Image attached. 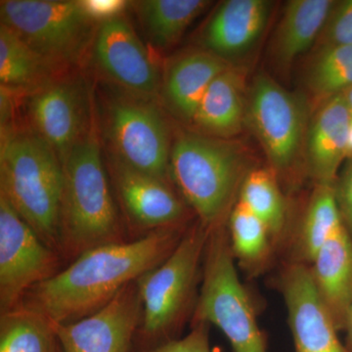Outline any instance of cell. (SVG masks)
Wrapping results in <instances>:
<instances>
[{
  "label": "cell",
  "instance_id": "cell-1",
  "mask_svg": "<svg viewBox=\"0 0 352 352\" xmlns=\"http://www.w3.org/2000/svg\"><path fill=\"white\" fill-rule=\"evenodd\" d=\"M186 229H157L131 242L92 248L30 289L20 305L54 324L80 320L106 307L124 287L168 258Z\"/></svg>",
  "mask_w": 352,
  "mask_h": 352
},
{
  "label": "cell",
  "instance_id": "cell-2",
  "mask_svg": "<svg viewBox=\"0 0 352 352\" xmlns=\"http://www.w3.org/2000/svg\"><path fill=\"white\" fill-rule=\"evenodd\" d=\"M63 188V164L41 136L22 122L1 129L0 196L60 254Z\"/></svg>",
  "mask_w": 352,
  "mask_h": 352
},
{
  "label": "cell",
  "instance_id": "cell-3",
  "mask_svg": "<svg viewBox=\"0 0 352 352\" xmlns=\"http://www.w3.org/2000/svg\"><path fill=\"white\" fill-rule=\"evenodd\" d=\"M102 153L96 120L63 163L59 241L65 258H76L92 248L122 241V221Z\"/></svg>",
  "mask_w": 352,
  "mask_h": 352
},
{
  "label": "cell",
  "instance_id": "cell-4",
  "mask_svg": "<svg viewBox=\"0 0 352 352\" xmlns=\"http://www.w3.org/2000/svg\"><path fill=\"white\" fill-rule=\"evenodd\" d=\"M251 170L239 146L229 139L194 131L175 134L170 157V182L208 230L227 223Z\"/></svg>",
  "mask_w": 352,
  "mask_h": 352
},
{
  "label": "cell",
  "instance_id": "cell-5",
  "mask_svg": "<svg viewBox=\"0 0 352 352\" xmlns=\"http://www.w3.org/2000/svg\"><path fill=\"white\" fill-rule=\"evenodd\" d=\"M97 122L108 154L127 166L170 182V126L161 102L100 82Z\"/></svg>",
  "mask_w": 352,
  "mask_h": 352
},
{
  "label": "cell",
  "instance_id": "cell-6",
  "mask_svg": "<svg viewBox=\"0 0 352 352\" xmlns=\"http://www.w3.org/2000/svg\"><path fill=\"white\" fill-rule=\"evenodd\" d=\"M214 325L233 352H267L249 293L239 279L227 223L210 230L191 324Z\"/></svg>",
  "mask_w": 352,
  "mask_h": 352
},
{
  "label": "cell",
  "instance_id": "cell-7",
  "mask_svg": "<svg viewBox=\"0 0 352 352\" xmlns=\"http://www.w3.org/2000/svg\"><path fill=\"white\" fill-rule=\"evenodd\" d=\"M210 230L199 220L188 227L170 256L136 280L142 316L141 333L148 340H170L193 314L203 275Z\"/></svg>",
  "mask_w": 352,
  "mask_h": 352
},
{
  "label": "cell",
  "instance_id": "cell-8",
  "mask_svg": "<svg viewBox=\"0 0 352 352\" xmlns=\"http://www.w3.org/2000/svg\"><path fill=\"white\" fill-rule=\"evenodd\" d=\"M0 19V24L65 73L85 66L98 27L74 0H1Z\"/></svg>",
  "mask_w": 352,
  "mask_h": 352
},
{
  "label": "cell",
  "instance_id": "cell-9",
  "mask_svg": "<svg viewBox=\"0 0 352 352\" xmlns=\"http://www.w3.org/2000/svg\"><path fill=\"white\" fill-rule=\"evenodd\" d=\"M22 124L36 132L63 164L97 120L95 92L82 69L65 74L21 98Z\"/></svg>",
  "mask_w": 352,
  "mask_h": 352
},
{
  "label": "cell",
  "instance_id": "cell-10",
  "mask_svg": "<svg viewBox=\"0 0 352 352\" xmlns=\"http://www.w3.org/2000/svg\"><path fill=\"white\" fill-rule=\"evenodd\" d=\"M247 120L263 146L270 168L286 179L298 163L307 135V107L270 76L259 74L252 82Z\"/></svg>",
  "mask_w": 352,
  "mask_h": 352
},
{
  "label": "cell",
  "instance_id": "cell-11",
  "mask_svg": "<svg viewBox=\"0 0 352 352\" xmlns=\"http://www.w3.org/2000/svg\"><path fill=\"white\" fill-rule=\"evenodd\" d=\"M85 65L100 82L160 100L163 73L126 14L98 25Z\"/></svg>",
  "mask_w": 352,
  "mask_h": 352
},
{
  "label": "cell",
  "instance_id": "cell-12",
  "mask_svg": "<svg viewBox=\"0 0 352 352\" xmlns=\"http://www.w3.org/2000/svg\"><path fill=\"white\" fill-rule=\"evenodd\" d=\"M61 256L0 196V315L20 307L30 289L59 272Z\"/></svg>",
  "mask_w": 352,
  "mask_h": 352
},
{
  "label": "cell",
  "instance_id": "cell-13",
  "mask_svg": "<svg viewBox=\"0 0 352 352\" xmlns=\"http://www.w3.org/2000/svg\"><path fill=\"white\" fill-rule=\"evenodd\" d=\"M296 352H351L340 340L332 315L315 288L310 266L289 261L280 272Z\"/></svg>",
  "mask_w": 352,
  "mask_h": 352
},
{
  "label": "cell",
  "instance_id": "cell-14",
  "mask_svg": "<svg viewBox=\"0 0 352 352\" xmlns=\"http://www.w3.org/2000/svg\"><path fill=\"white\" fill-rule=\"evenodd\" d=\"M108 170L127 219L143 230L184 226L187 204L170 182L127 166L107 153Z\"/></svg>",
  "mask_w": 352,
  "mask_h": 352
},
{
  "label": "cell",
  "instance_id": "cell-15",
  "mask_svg": "<svg viewBox=\"0 0 352 352\" xmlns=\"http://www.w3.org/2000/svg\"><path fill=\"white\" fill-rule=\"evenodd\" d=\"M141 316L135 281L95 314L73 323L53 326L63 352H129Z\"/></svg>",
  "mask_w": 352,
  "mask_h": 352
},
{
  "label": "cell",
  "instance_id": "cell-16",
  "mask_svg": "<svg viewBox=\"0 0 352 352\" xmlns=\"http://www.w3.org/2000/svg\"><path fill=\"white\" fill-rule=\"evenodd\" d=\"M351 117L344 94L317 106L305 135V164L315 184L333 185L346 162Z\"/></svg>",
  "mask_w": 352,
  "mask_h": 352
},
{
  "label": "cell",
  "instance_id": "cell-17",
  "mask_svg": "<svg viewBox=\"0 0 352 352\" xmlns=\"http://www.w3.org/2000/svg\"><path fill=\"white\" fill-rule=\"evenodd\" d=\"M231 66L204 48L185 51L164 67L160 102L178 120L191 124L208 88Z\"/></svg>",
  "mask_w": 352,
  "mask_h": 352
},
{
  "label": "cell",
  "instance_id": "cell-18",
  "mask_svg": "<svg viewBox=\"0 0 352 352\" xmlns=\"http://www.w3.org/2000/svg\"><path fill=\"white\" fill-rule=\"evenodd\" d=\"M271 6L266 0L222 2L201 34L204 50L227 61L249 50L267 25Z\"/></svg>",
  "mask_w": 352,
  "mask_h": 352
},
{
  "label": "cell",
  "instance_id": "cell-19",
  "mask_svg": "<svg viewBox=\"0 0 352 352\" xmlns=\"http://www.w3.org/2000/svg\"><path fill=\"white\" fill-rule=\"evenodd\" d=\"M315 288L338 330L346 331L352 309V240L340 227L310 264Z\"/></svg>",
  "mask_w": 352,
  "mask_h": 352
},
{
  "label": "cell",
  "instance_id": "cell-20",
  "mask_svg": "<svg viewBox=\"0 0 352 352\" xmlns=\"http://www.w3.org/2000/svg\"><path fill=\"white\" fill-rule=\"evenodd\" d=\"M247 111L245 71L232 65L208 88L190 124L199 133L230 139L242 131Z\"/></svg>",
  "mask_w": 352,
  "mask_h": 352
},
{
  "label": "cell",
  "instance_id": "cell-21",
  "mask_svg": "<svg viewBox=\"0 0 352 352\" xmlns=\"http://www.w3.org/2000/svg\"><path fill=\"white\" fill-rule=\"evenodd\" d=\"M335 0H291L287 2L271 43L278 65L288 67L314 48Z\"/></svg>",
  "mask_w": 352,
  "mask_h": 352
},
{
  "label": "cell",
  "instance_id": "cell-22",
  "mask_svg": "<svg viewBox=\"0 0 352 352\" xmlns=\"http://www.w3.org/2000/svg\"><path fill=\"white\" fill-rule=\"evenodd\" d=\"M65 74L0 24V87L25 96Z\"/></svg>",
  "mask_w": 352,
  "mask_h": 352
},
{
  "label": "cell",
  "instance_id": "cell-23",
  "mask_svg": "<svg viewBox=\"0 0 352 352\" xmlns=\"http://www.w3.org/2000/svg\"><path fill=\"white\" fill-rule=\"evenodd\" d=\"M212 2L207 0H142L131 2L146 38L157 50L175 45Z\"/></svg>",
  "mask_w": 352,
  "mask_h": 352
},
{
  "label": "cell",
  "instance_id": "cell-24",
  "mask_svg": "<svg viewBox=\"0 0 352 352\" xmlns=\"http://www.w3.org/2000/svg\"><path fill=\"white\" fill-rule=\"evenodd\" d=\"M342 227L333 185L315 184L302 224L294 240L291 261L310 265L321 248Z\"/></svg>",
  "mask_w": 352,
  "mask_h": 352
},
{
  "label": "cell",
  "instance_id": "cell-25",
  "mask_svg": "<svg viewBox=\"0 0 352 352\" xmlns=\"http://www.w3.org/2000/svg\"><path fill=\"white\" fill-rule=\"evenodd\" d=\"M234 258L245 272L258 275L271 259L274 243L265 224L237 201L227 220Z\"/></svg>",
  "mask_w": 352,
  "mask_h": 352
},
{
  "label": "cell",
  "instance_id": "cell-26",
  "mask_svg": "<svg viewBox=\"0 0 352 352\" xmlns=\"http://www.w3.org/2000/svg\"><path fill=\"white\" fill-rule=\"evenodd\" d=\"M238 201L265 224L276 245L286 233L288 212L279 178L272 168H254L245 176Z\"/></svg>",
  "mask_w": 352,
  "mask_h": 352
},
{
  "label": "cell",
  "instance_id": "cell-27",
  "mask_svg": "<svg viewBox=\"0 0 352 352\" xmlns=\"http://www.w3.org/2000/svg\"><path fill=\"white\" fill-rule=\"evenodd\" d=\"M58 344L52 322L20 305L0 315V352H53Z\"/></svg>",
  "mask_w": 352,
  "mask_h": 352
},
{
  "label": "cell",
  "instance_id": "cell-28",
  "mask_svg": "<svg viewBox=\"0 0 352 352\" xmlns=\"http://www.w3.org/2000/svg\"><path fill=\"white\" fill-rule=\"evenodd\" d=\"M305 85L317 106L352 87V45L314 51Z\"/></svg>",
  "mask_w": 352,
  "mask_h": 352
},
{
  "label": "cell",
  "instance_id": "cell-29",
  "mask_svg": "<svg viewBox=\"0 0 352 352\" xmlns=\"http://www.w3.org/2000/svg\"><path fill=\"white\" fill-rule=\"evenodd\" d=\"M352 45V0L335 1L314 50Z\"/></svg>",
  "mask_w": 352,
  "mask_h": 352
},
{
  "label": "cell",
  "instance_id": "cell-30",
  "mask_svg": "<svg viewBox=\"0 0 352 352\" xmlns=\"http://www.w3.org/2000/svg\"><path fill=\"white\" fill-rule=\"evenodd\" d=\"M210 325L192 324L191 331L182 339L170 340L140 352H210Z\"/></svg>",
  "mask_w": 352,
  "mask_h": 352
},
{
  "label": "cell",
  "instance_id": "cell-31",
  "mask_svg": "<svg viewBox=\"0 0 352 352\" xmlns=\"http://www.w3.org/2000/svg\"><path fill=\"white\" fill-rule=\"evenodd\" d=\"M333 192L342 226L352 240V160L340 170L333 183Z\"/></svg>",
  "mask_w": 352,
  "mask_h": 352
},
{
  "label": "cell",
  "instance_id": "cell-32",
  "mask_svg": "<svg viewBox=\"0 0 352 352\" xmlns=\"http://www.w3.org/2000/svg\"><path fill=\"white\" fill-rule=\"evenodd\" d=\"M82 10L97 24L126 14L131 2L124 0H78Z\"/></svg>",
  "mask_w": 352,
  "mask_h": 352
},
{
  "label": "cell",
  "instance_id": "cell-33",
  "mask_svg": "<svg viewBox=\"0 0 352 352\" xmlns=\"http://www.w3.org/2000/svg\"><path fill=\"white\" fill-rule=\"evenodd\" d=\"M344 332H346V342L344 344H346L347 349L352 352V309Z\"/></svg>",
  "mask_w": 352,
  "mask_h": 352
},
{
  "label": "cell",
  "instance_id": "cell-34",
  "mask_svg": "<svg viewBox=\"0 0 352 352\" xmlns=\"http://www.w3.org/2000/svg\"><path fill=\"white\" fill-rule=\"evenodd\" d=\"M344 100H346L347 109H349V117H351V122L352 126V87L346 90L344 94Z\"/></svg>",
  "mask_w": 352,
  "mask_h": 352
},
{
  "label": "cell",
  "instance_id": "cell-35",
  "mask_svg": "<svg viewBox=\"0 0 352 352\" xmlns=\"http://www.w3.org/2000/svg\"><path fill=\"white\" fill-rule=\"evenodd\" d=\"M352 160V126L349 131V144H347L346 161Z\"/></svg>",
  "mask_w": 352,
  "mask_h": 352
},
{
  "label": "cell",
  "instance_id": "cell-36",
  "mask_svg": "<svg viewBox=\"0 0 352 352\" xmlns=\"http://www.w3.org/2000/svg\"><path fill=\"white\" fill-rule=\"evenodd\" d=\"M53 352H63L62 351L61 346H60L59 342H58L56 347H55L54 351Z\"/></svg>",
  "mask_w": 352,
  "mask_h": 352
}]
</instances>
